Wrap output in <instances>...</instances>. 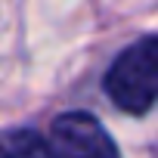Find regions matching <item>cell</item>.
<instances>
[{"label":"cell","instance_id":"obj_3","mask_svg":"<svg viewBox=\"0 0 158 158\" xmlns=\"http://www.w3.org/2000/svg\"><path fill=\"white\" fill-rule=\"evenodd\" d=\"M3 158H53L47 136L31 127H10L3 133Z\"/></svg>","mask_w":158,"mask_h":158},{"label":"cell","instance_id":"obj_2","mask_svg":"<svg viewBox=\"0 0 158 158\" xmlns=\"http://www.w3.org/2000/svg\"><path fill=\"white\" fill-rule=\"evenodd\" d=\"M47 146L53 158H121L112 133L90 112H62L50 121Z\"/></svg>","mask_w":158,"mask_h":158},{"label":"cell","instance_id":"obj_1","mask_svg":"<svg viewBox=\"0 0 158 158\" xmlns=\"http://www.w3.org/2000/svg\"><path fill=\"white\" fill-rule=\"evenodd\" d=\"M102 90L118 112L146 115L158 102V34L124 47L102 77Z\"/></svg>","mask_w":158,"mask_h":158}]
</instances>
